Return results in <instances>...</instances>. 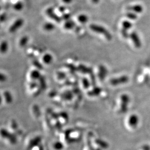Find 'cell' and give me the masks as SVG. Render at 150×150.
<instances>
[{
	"instance_id": "cell-19",
	"label": "cell",
	"mask_w": 150,
	"mask_h": 150,
	"mask_svg": "<svg viewBox=\"0 0 150 150\" xmlns=\"http://www.w3.org/2000/svg\"><path fill=\"white\" fill-rule=\"evenodd\" d=\"M8 44L7 42L3 41L1 44V52L3 54H5L7 51Z\"/></svg>"
},
{
	"instance_id": "cell-7",
	"label": "cell",
	"mask_w": 150,
	"mask_h": 150,
	"mask_svg": "<svg viewBox=\"0 0 150 150\" xmlns=\"http://www.w3.org/2000/svg\"><path fill=\"white\" fill-rule=\"evenodd\" d=\"M139 119L138 116L135 114L131 115L128 119V124L132 128H135L138 124Z\"/></svg>"
},
{
	"instance_id": "cell-2",
	"label": "cell",
	"mask_w": 150,
	"mask_h": 150,
	"mask_svg": "<svg viewBox=\"0 0 150 150\" xmlns=\"http://www.w3.org/2000/svg\"><path fill=\"white\" fill-rule=\"evenodd\" d=\"M121 112L125 113L128 109V106L130 102V98L126 94H123L121 97Z\"/></svg>"
},
{
	"instance_id": "cell-30",
	"label": "cell",
	"mask_w": 150,
	"mask_h": 150,
	"mask_svg": "<svg viewBox=\"0 0 150 150\" xmlns=\"http://www.w3.org/2000/svg\"><path fill=\"white\" fill-rule=\"evenodd\" d=\"M142 150H150V147L148 145L144 146L142 148Z\"/></svg>"
},
{
	"instance_id": "cell-23",
	"label": "cell",
	"mask_w": 150,
	"mask_h": 150,
	"mask_svg": "<svg viewBox=\"0 0 150 150\" xmlns=\"http://www.w3.org/2000/svg\"><path fill=\"white\" fill-rule=\"evenodd\" d=\"M82 81H83V84L84 87L85 88H87V87H89V80H88L87 78H83Z\"/></svg>"
},
{
	"instance_id": "cell-13",
	"label": "cell",
	"mask_w": 150,
	"mask_h": 150,
	"mask_svg": "<svg viewBox=\"0 0 150 150\" xmlns=\"http://www.w3.org/2000/svg\"><path fill=\"white\" fill-rule=\"evenodd\" d=\"M41 76H42L40 75V71L38 70H37L32 71L31 74H30V77H31V79L32 80H34L39 79Z\"/></svg>"
},
{
	"instance_id": "cell-8",
	"label": "cell",
	"mask_w": 150,
	"mask_h": 150,
	"mask_svg": "<svg viewBox=\"0 0 150 150\" xmlns=\"http://www.w3.org/2000/svg\"><path fill=\"white\" fill-rule=\"evenodd\" d=\"M127 10L133 11L136 13H141L143 11V7L141 5H136L132 6H128L127 7Z\"/></svg>"
},
{
	"instance_id": "cell-29",
	"label": "cell",
	"mask_w": 150,
	"mask_h": 150,
	"mask_svg": "<svg viewBox=\"0 0 150 150\" xmlns=\"http://www.w3.org/2000/svg\"><path fill=\"white\" fill-rule=\"evenodd\" d=\"M59 10L60 12H64L65 10V7L64 6H61L59 8Z\"/></svg>"
},
{
	"instance_id": "cell-3",
	"label": "cell",
	"mask_w": 150,
	"mask_h": 150,
	"mask_svg": "<svg viewBox=\"0 0 150 150\" xmlns=\"http://www.w3.org/2000/svg\"><path fill=\"white\" fill-rule=\"evenodd\" d=\"M129 81V77L126 75H123L119 78H113L110 80L111 84L113 86H118L127 83Z\"/></svg>"
},
{
	"instance_id": "cell-27",
	"label": "cell",
	"mask_w": 150,
	"mask_h": 150,
	"mask_svg": "<svg viewBox=\"0 0 150 150\" xmlns=\"http://www.w3.org/2000/svg\"><path fill=\"white\" fill-rule=\"evenodd\" d=\"M70 18V15L69 14H65L62 16V18L65 20H69Z\"/></svg>"
},
{
	"instance_id": "cell-4",
	"label": "cell",
	"mask_w": 150,
	"mask_h": 150,
	"mask_svg": "<svg viewBox=\"0 0 150 150\" xmlns=\"http://www.w3.org/2000/svg\"><path fill=\"white\" fill-rule=\"evenodd\" d=\"M130 38L133 42L135 47L139 49L142 46L141 40L139 38V36L136 32H133L130 34Z\"/></svg>"
},
{
	"instance_id": "cell-15",
	"label": "cell",
	"mask_w": 150,
	"mask_h": 150,
	"mask_svg": "<svg viewBox=\"0 0 150 150\" xmlns=\"http://www.w3.org/2000/svg\"><path fill=\"white\" fill-rule=\"evenodd\" d=\"M78 21L81 23H86L87 22L88 20H89V18L85 14H81L78 17Z\"/></svg>"
},
{
	"instance_id": "cell-26",
	"label": "cell",
	"mask_w": 150,
	"mask_h": 150,
	"mask_svg": "<svg viewBox=\"0 0 150 150\" xmlns=\"http://www.w3.org/2000/svg\"><path fill=\"white\" fill-rule=\"evenodd\" d=\"M57 75H58V77L61 79H63L66 76V74L64 72H59L57 74Z\"/></svg>"
},
{
	"instance_id": "cell-6",
	"label": "cell",
	"mask_w": 150,
	"mask_h": 150,
	"mask_svg": "<svg viewBox=\"0 0 150 150\" xmlns=\"http://www.w3.org/2000/svg\"><path fill=\"white\" fill-rule=\"evenodd\" d=\"M46 14L48 17L52 18V20H55V22H60L61 21V18L54 12V8L52 7H49L46 10Z\"/></svg>"
},
{
	"instance_id": "cell-22",
	"label": "cell",
	"mask_w": 150,
	"mask_h": 150,
	"mask_svg": "<svg viewBox=\"0 0 150 150\" xmlns=\"http://www.w3.org/2000/svg\"><path fill=\"white\" fill-rule=\"evenodd\" d=\"M121 34L123 37H124V38H128V37L130 36V35H129L128 31L127 30H124L123 28H122V29H121Z\"/></svg>"
},
{
	"instance_id": "cell-21",
	"label": "cell",
	"mask_w": 150,
	"mask_h": 150,
	"mask_svg": "<svg viewBox=\"0 0 150 150\" xmlns=\"http://www.w3.org/2000/svg\"><path fill=\"white\" fill-rule=\"evenodd\" d=\"M33 64L34 65V66L37 68V69L40 70H42L43 69V66H42V64L37 60H34L33 61Z\"/></svg>"
},
{
	"instance_id": "cell-12",
	"label": "cell",
	"mask_w": 150,
	"mask_h": 150,
	"mask_svg": "<svg viewBox=\"0 0 150 150\" xmlns=\"http://www.w3.org/2000/svg\"><path fill=\"white\" fill-rule=\"evenodd\" d=\"M52 59H53V58H52V55L50 54H45L43 55V57H42L43 62L46 64H50L52 62Z\"/></svg>"
},
{
	"instance_id": "cell-10",
	"label": "cell",
	"mask_w": 150,
	"mask_h": 150,
	"mask_svg": "<svg viewBox=\"0 0 150 150\" xmlns=\"http://www.w3.org/2000/svg\"><path fill=\"white\" fill-rule=\"evenodd\" d=\"M107 70L105 66L100 65L99 68V74L98 76L101 80L104 79L105 77L107 74Z\"/></svg>"
},
{
	"instance_id": "cell-24",
	"label": "cell",
	"mask_w": 150,
	"mask_h": 150,
	"mask_svg": "<svg viewBox=\"0 0 150 150\" xmlns=\"http://www.w3.org/2000/svg\"><path fill=\"white\" fill-rule=\"evenodd\" d=\"M69 69H70L71 70H72L73 71H75L76 70H77V68L76 67L74 66V65H73L71 64H69L67 65V66H66Z\"/></svg>"
},
{
	"instance_id": "cell-25",
	"label": "cell",
	"mask_w": 150,
	"mask_h": 150,
	"mask_svg": "<svg viewBox=\"0 0 150 150\" xmlns=\"http://www.w3.org/2000/svg\"><path fill=\"white\" fill-rule=\"evenodd\" d=\"M7 18V15L5 13H3V14H1V22H5Z\"/></svg>"
},
{
	"instance_id": "cell-11",
	"label": "cell",
	"mask_w": 150,
	"mask_h": 150,
	"mask_svg": "<svg viewBox=\"0 0 150 150\" xmlns=\"http://www.w3.org/2000/svg\"><path fill=\"white\" fill-rule=\"evenodd\" d=\"M75 25H76L75 22H74L73 20H68L65 22L64 25V27L67 30H71L75 27Z\"/></svg>"
},
{
	"instance_id": "cell-9",
	"label": "cell",
	"mask_w": 150,
	"mask_h": 150,
	"mask_svg": "<svg viewBox=\"0 0 150 150\" xmlns=\"http://www.w3.org/2000/svg\"><path fill=\"white\" fill-rule=\"evenodd\" d=\"M77 70L79 71L80 72H82L84 74H91L93 72L92 68L87 67L84 65L80 64L77 67Z\"/></svg>"
},
{
	"instance_id": "cell-5",
	"label": "cell",
	"mask_w": 150,
	"mask_h": 150,
	"mask_svg": "<svg viewBox=\"0 0 150 150\" xmlns=\"http://www.w3.org/2000/svg\"><path fill=\"white\" fill-rule=\"evenodd\" d=\"M24 23V20L22 18H18L14 22L13 24L11 25L9 29V31L11 33H13L21 27Z\"/></svg>"
},
{
	"instance_id": "cell-20",
	"label": "cell",
	"mask_w": 150,
	"mask_h": 150,
	"mask_svg": "<svg viewBox=\"0 0 150 150\" xmlns=\"http://www.w3.org/2000/svg\"><path fill=\"white\" fill-rule=\"evenodd\" d=\"M125 16L127 18L132 20H136V18H138V16L136 14H135L134 13L130 12L126 13L125 14Z\"/></svg>"
},
{
	"instance_id": "cell-14",
	"label": "cell",
	"mask_w": 150,
	"mask_h": 150,
	"mask_svg": "<svg viewBox=\"0 0 150 150\" xmlns=\"http://www.w3.org/2000/svg\"><path fill=\"white\" fill-rule=\"evenodd\" d=\"M43 28L46 31H52L55 28V25L51 22H46L43 25Z\"/></svg>"
},
{
	"instance_id": "cell-32",
	"label": "cell",
	"mask_w": 150,
	"mask_h": 150,
	"mask_svg": "<svg viewBox=\"0 0 150 150\" xmlns=\"http://www.w3.org/2000/svg\"><path fill=\"white\" fill-rule=\"evenodd\" d=\"M100 0H91L92 3H98L99 2H100Z\"/></svg>"
},
{
	"instance_id": "cell-28",
	"label": "cell",
	"mask_w": 150,
	"mask_h": 150,
	"mask_svg": "<svg viewBox=\"0 0 150 150\" xmlns=\"http://www.w3.org/2000/svg\"><path fill=\"white\" fill-rule=\"evenodd\" d=\"M1 78V81L3 82L6 79V76L4 74H1V78Z\"/></svg>"
},
{
	"instance_id": "cell-31",
	"label": "cell",
	"mask_w": 150,
	"mask_h": 150,
	"mask_svg": "<svg viewBox=\"0 0 150 150\" xmlns=\"http://www.w3.org/2000/svg\"><path fill=\"white\" fill-rule=\"evenodd\" d=\"M62 1H63V2H64V3H70L72 2V0H62Z\"/></svg>"
},
{
	"instance_id": "cell-16",
	"label": "cell",
	"mask_w": 150,
	"mask_h": 150,
	"mask_svg": "<svg viewBox=\"0 0 150 150\" xmlns=\"http://www.w3.org/2000/svg\"><path fill=\"white\" fill-rule=\"evenodd\" d=\"M122 26H123V29L127 31L128 30L132 28L133 25L130 22H129L128 20H124L122 22Z\"/></svg>"
},
{
	"instance_id": "cell-18",
	"label": "cell",
	"mask_w": 150,
	"mask_h": 150,
	"mask_svg": "<svg viewBox=\"0 0 150 150\" xmlns=\"http://www.w3.org/2000/svg\"><path fill=\"white\" fill-rule=\"evenodd\" d=\"M23 7V3L21 1H18L13 5L14 9L16 11H20Z\"/></svg>"
},
{
	"instance_id": "cell-1",
	"label": "cell",
	"mask_w": 150,
	"mask_h": 150,
	"mask_svg": "<svg viewBox=\"0 0 150 150\" xmlns=\"http://www.w3.org/2000/svg\"><path fill=\"white\" fill-rule=\"evenodd\" d=\"M89 27L91 28V30L94 32L97 33L98 34H102L108 40H112V35L110 34V33L103 26H100L99 25L92 24L90 25Z\"/></svg>"
},
{
	"instance_id": "cell-17",
	"label": "cell",
	"mask_w": 150,
	"mask_h": 150,
	"mask_svg": "<svg viewBox=\"0 0 150 150\" xmlns=\"http://www.w3.org/2000/svg\"><path fill=\"white\" fill-rule=\"evenodd\" d=\"M28 41H29L28 37L27 36H24L21 38V40H20V43H19L20 46L21 47H25L27 44Z\"/></svg>"
}]
</instances>
